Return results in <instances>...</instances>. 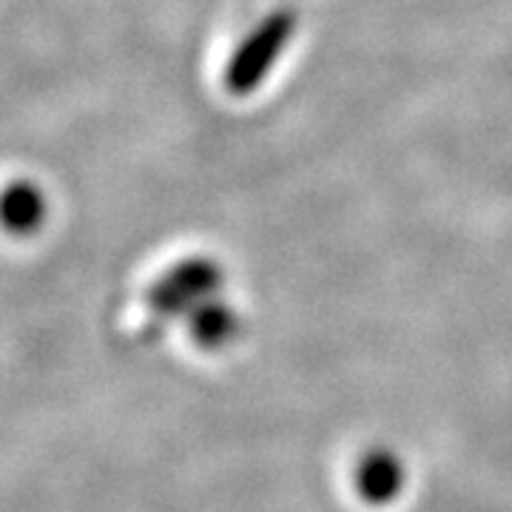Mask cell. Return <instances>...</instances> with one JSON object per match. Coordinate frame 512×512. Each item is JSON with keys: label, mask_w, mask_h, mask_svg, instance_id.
Returning a JSON list of instances; mask_svg holds the SVG:
<instances>
[{"label": "cell", "mask_w": 512, "mask_h": 512, "mask_svg": "<svg viewBox=\"0 0 512 512\" xmlns=\"http://www.w3.org/2000/svg\"><path fill=\"white\" fill-rule=\"evenodd\" d=\"M293 29H296V18L288 9H279L262 20L231 57L228 72H225V86L234 94L254 92L262 83V77L274 69L279 52L291 43Z\"/></svg>", "instance_id": "cell-1"}, {"label": "cell", "mask_w": 512, "mask_h": 512, "mask_svg": "<svg viewBox=\"0 0 512 512\" xmlns=\"http://www.w3.org/2000/svg\"><path fill=\"white\" fill-rule=\"evenodd\" d=\"M220 279V265H214L211 259H185L154 285L151 308L165 313L194 311L208 293L220 288Z\"/></svg>", "instance_id": "cell-2"}, {"label": "cell", "mask_w": 512, "mask_h": 512, "mask_svg": "<svg viewBox=\"0 0 512 512\" xmlns=\"http://www.w3.org/2000/svg\"><path fill=\"white\" fill-rule=\"evenodd\" d=\"M46 214H49V202L37 183L18 180L0 191V225L9 234H18V237L35 234L46 222Z\"/></svg>", "instance_id": "cell-3"}, {"label": "cell", "mask_w": 512, "mask_h": 512, "mask_svg": "<svg viewBox=\"0 0 512 512\" xmlns=\"http://www.w3.org/2000/svg\"><path fill=\"white\" fill-rule=\"evenodd\" d=\"M404 464L390 450H370L356 470L359 495L370 504H387L402 493Z\"/></svg>", "instance_id": "cell-4"}, {"label": "cell", "mask_w": 512, "mask_h": 512, "mask_svg": "<svg viewBox=\"0 0 512 512\" xmlns=\"http://www.w3.org/2000/svg\"><path fill=\"white\" fill-rule=\"evenodd\" d=\"M191 328L194 336L208 348H220L225 342H231L237 336V316L228 305L211 302V305H197L191 316Z\"/></svg>", "instance_id": "cell-5"}]
</instances>
